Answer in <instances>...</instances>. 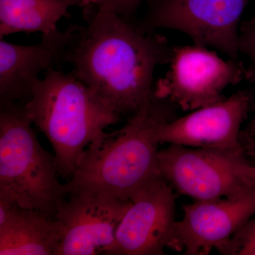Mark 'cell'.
Listing matches in <instances>:
<instances>
[{"label":"cell","mask_w":255,"mask_h":255,"mask_svg":"<svg viewBox=\"0 0 255 255\" xmlns=\"http://www.w3.org/2000/svg\"><path fill=\"white\" fill-rule=\"evenodd\" d=\"M87 18V26L78 25L65 62L114 112L133 114L152 98L154 73L169 63L174 48L114 13L97 8Z\"/></svg>","instance_id":"cell-1"},{"label":"cell","mask_w":255,"mask_h":255,"mask_svg":"<svg viewBox=\"0 0 255 255\" xmlns=\"http://www.w3.org/2000/svg\"><path fill=\"white\" fill-rule=\"evenodd\" d=\"M169 103L153 94L122 128L100 134L85 150L65 187L132 201L161 177L156 129L164 121L174 119Z\"/></svg>","instance_id":"cell-2"},{"label":"cell","mask_w":255,"mask_h":255,"mask_svg":"<svg viewBox=\"0 0 255 255\" xmlns=\"http://www.w3.org/2000/svg\"><path fill=\"white\" fill-rule=\"evenodd\" d=\"M25 110L53 147L59 174L73 177L82 155L120 115L73 74L51 69L37 81Z\"/></svg>","instance_id":"cell-3"},{"label":"cell","mask_w":255,"mask_h":255,"mask_svg":"<svg viewBox=\"0 0 255 255\" xmlns=\"http://www.w3.org/2000/svg\"><path fill=\"white\" fill-rule=\"evenodd\" d=\"M23 104L0 105V199L55 219L65 198L55 155L42 147Z\"/></svg>","instance_id":"cell-4"},{"label":"cell","mask_w":255,"mask_h":255,"mask_svg":"<svg viewBox=\"0 0 255 255\" xmlns=\"http://www.w3.org/2000/svg\"><path fill=\"white\" fill-rule=\"evenodd\" d=\"M157 157L161 177L194 201L237 199L255 191L245 174L246 155L170 145Z\"/></svg>","instance_id":"cell-5"},{"label":"cell","mask_w":255,"mask_h":255,"mask_svg":"<svg viewBox=\"0 0 255 255\" xmlns=\"http://www.w3.org/2000/svg\"><path fill=\"white\" fill-rule=\"evenodd\" d=\"M251 0H149L136 26L142 33L169 28L186 33L194 44L214 47L238 60L239 23Z\"/></svg>","instance_id":"cell-6"},{"label":"cell","mask_w":255,"mask_h":255,"mask_svg":"<svg viewBox=\"0 0 255 255\" xmlns=\"http://www.w3.org/2000/svg\"><path fill=\"white\" fill-rule=\"evenodd\" d=\"M170 69L156 83L154 94L184 111H194L222 100L230 85L248 78V71L239 60H223L206 47L185 46L173 48Z\"/></svg>","instance_id":"cell-7"},{"label":"cell","mask_w":255,"mask_h":255,"mask_svg":"<svg viewBox=\"0 0 255 255\" xmlns=\"http://www.w3.org/2000/svg\"><path fill=\"white\" fill-rule=\"evenodd\" d=\"M55 216L60 241L55 255H107L131 201L85 189H67Z\"/></svg>","instance_id":"cell-8"},{"label":"cell","mask_w":255,"mask_h":255,"mask_svg":"<svg viewBox=\"0 0 255 255\" xmlns=\"http://www.w3.org/2000/svg\"><path fill=\"white\" fill-rule=\"evenodd\" d=\"M251 92L201 107L182 118L164 121L156 129L159 144L169 143L246 155L242 124L251 108Z\"/></svg>","instance_id":"cell-9"},{"label":"cell","mask_w":255,"mask_h":255,"mask_svg":"<svg viewBox=\"0 0 255 255\" xmlns=\"http://www.w3.org/2000/svg\"><path fill=\"white\" fill-rule=\"evenodd\" d=\"M107 255H162L172 249L175 224L173 189L162 177L132 199Z\"/></svg>","instance_id":"cell-10"},{"label":"cell","mask_w":255,"mask_h":255,"mask_svg":"<svg viewBox=\"0 0 255 255\" xmlns=\"http://www.w3.org/2000/svg\"><path fill=\"white\" fill-rule=\"evenodd\" d=\"M184 217L174 226L172 250L186 255L222 251L231 237L255 215V191L237 199L197 200L183 206Z\"/></svg>","instance_id":"cell-11"},{"label":"cell","mask_w":255,"mask_h":255,"mask_svg":"<svg viewBox=\"0 0 255 255\" xmlns=\"http://www.w3.org/2000/svg\"><path fill=\"white\" fill-rule=\"evenodd\" d=\"M78 25L42 35L39 43L23 46L0 41V105L27 103L41 73L59 69Z\"/></svg>","instance_id":"cell-12"},{"label":"cell","mask_w":255,"mask_h":255,"mask_svg":"<svg viewBox=\"0 0 255 255\" xmlns=\"http://www.w3.org/2000/svg\"><path fill=\"white\" fill-rule=\"evenodd\" d=\"M60 241L56 220L0 199V255H55Z\"/></svg>","instance_id":"cell-13"},{"label":"cell","mask_w":255,"mask_h":255,"mask_svg":"<svg viewBox=\"0 0 255 255\" xmlns=\"http://www.w3.org/2000/svg\"><path fill=\"white\" fill-rule=\"evenodd\" d=\"M76 5L82 6L75 0H0V38L21 32L50 34Z\"/></svg>","instance_id":"cell-14"},{"label":"cell","mask_w":255,"mask_h":255,"mask_svg":"<svg viewBox=\"0 0 255 255\" xmlns=\"http://www.w3.org/2000/svg\"><path fill=\"white\" fill-rule=\"evenodd\" d=\"M220 253L224 255H255V215L233 235Z\"/></svg>","instance_id":"cell-15"},{"label":"cell","mask_w":255,"mask_h":255,"mask_svg":"<svg viewBox=\"0 0 255 255\" xmlns=\"http://www.w3.org/2000/svg\"><path fill=\"white\" fill-rule=\"evenodd\" d=\"M239 50L251 60L252 67L248 70V78L255 80V19L241 26L239 34Z\"/></svg>","instance_id":"cell-16"},{"label":"cell","mask_w":255,"mask_h":255,"mask_svg":"<svg viewBox=\"0 0 255 255\" xmlns=\"http://www.w3.org/2000/svg\"><path fill=\"white\" fill-rule=\"evenodd\" d=\"M142 0H103L97 6L100 11L114 13L128 21L136 11Z\"/></svg>","instance_id":"cell-17"},{"label":"cell","mask_w":255,"mask_h":255,"mask_svg":"<svg viewBox=\"0 0 255 255\" xmlns=\"http://www.w3.org/2000/svg\"><path fill=\"white\" fill-rule=\"evenodd\" d=\"M245 174L248 182L255 190V165H251V164H247Z\"/></svg>","instance_id":"cell-18"},{"label":"cell","mask_w":255,"mask_h":255,"mask_svg":"<svg viewBox=\"0 0 255 255\" xmlns=\"http://www.w3.org/2000/svg\"><path fill=\"white\" fill-rule=\"evenodd\" d=\"M81 4L82 6H99L102 4L103 0H75Z\"/></svg>","instance_id":"cell-19"},{"label":"cell","mask_w":255,"mask_h":255,"mask_svg":"<svg viewBox=\"0 0 255 255\" xmlns=\"http://www.w3.org/2000/svg\"><path fill=\"white\" fill-rule=\"evenodd\" d=\"M253 130H254V132H255V119L254 121V123H253Z\"/></svg>","instance_id":"cell-20"}]
</instances>
